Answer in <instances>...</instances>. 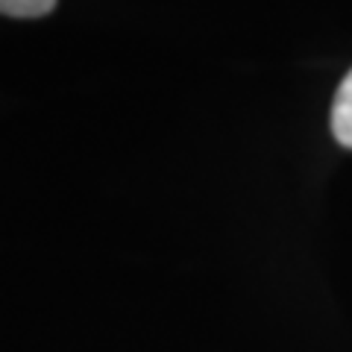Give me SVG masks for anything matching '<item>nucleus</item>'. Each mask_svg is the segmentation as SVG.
<instances>
[{"label":"nucleus","instance_id":"nucleus-1","mask_svg":"<svg viewBox=\"0 0 352 352\" xmlns=\"http://www.w3.org/2000/svg\"><path fill=\"white\" fill-rule=\"evenodd\" d=\"M332 132L338 138V144H344L352 150V71L344 76L338 94H335V106H332Z\"/></svg>","mask_w":352,"mask_h":352},{"label":"nucleus","instance_id":"nucleus-2","mask_svg":"<svg viewBox=\"0 0 352 352\" xmlns=\"http://www.w3.org/2000/svg\"><path fill=\"white\" fill-rule=\"evenodd\" d=\"M56 6V0H0V15L12 18H41Z\"/></svg>","mask_w":352,"mask_h":352}]
</instances>
